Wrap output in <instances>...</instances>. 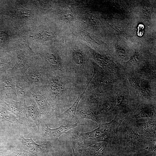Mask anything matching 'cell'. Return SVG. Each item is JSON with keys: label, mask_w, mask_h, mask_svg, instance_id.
Returning a JSON list of instances; mask_svg holds the SVG:
<instances>
[{"label": "cell", "mask_w": 156, "mask_h": 156, "mask_svg": "<svg viewBox=\"0 0 156 156\" xmlns=\"http://www.w3.org/2000/svg\"><path fill=\"white\" fill-rule=\"evenodd\" d=\"M128 80L131 86L138 90L142 94L145 96H148L150 95V91L148 88L140 83L136 79L133 77H130Z\"/></svg>", "instance_id": "19"}, {"label": "cell", "mask_w": 156, "mask_h": 156, "mask_svg": "<svg viewBox=\"0 0 156 156\" xmlns=\"http://www.w3.org/2000/svg\"><path fill=\"white\" fill-rule=\"evenodd\" d=\"M28 92L35 100L42 115V119L47 121L55 113L51 106L42 91L41 88L30 86Z\"/></svg>", "instance_id": "6"}, {"label": "cell", "mask_w": 156, "mask_h": 156, "mask_svg": "<svg viewBox=\"0 0 156 156\" xmlns=\"http://www.w3.org/2000/svg\"><path fill=\"white\" fill-rule=\"evenodd\" d=\"M85 88L83 92L79 95L77 99L71 106L66 111L60 116V118L66 122L76 121V113L77 110L79 103L83 95L86 90Z\"/></svg>", "instance_id": "15"}, {"label": "cell", "mask_w": 156, "mask_h": 156, "mask_svg": "<svg viewBox=\"0 0 156 156\" xmlns=\"http://www.w3.org/2000/svg\"><path fill=\"white\" fill-rule=\"evenodd\" d=\"M68 66L73 77L86 85L90 81L88 55L87 50L75 44L65 51Z\"/></svg>", "instance_id": "3"}, {"label": "cell", "mask_w": 156, "mask_h": 156, "mask_svg": "<svg viewBox=\"0 0 156 156\" xmlns=\"http://www.w3.org/2000/svg\"><path fill=\"white\" fill-rule=\"evenodd\" d=\"M48 74L39 57H35L31 66L23 76L31 86L42 88Z\"/></svg>", "instance_id": "5"}, {"label": "cell", "mask_w": 156, "mask_h": 156, "mask_svg": "<svg viewBox=\"0 0 156 156\" xmlns=\"http://www.w3.org/2000/svg\"><path fill=\"white\" fill-rule=\"evenodd\" d=\"M28 31L24 30L20 32L18 41L23 51L33 56L36 55L31 48L28 41L27 35Z\"/></svg>", "instance_id": "18"}, {"label": "cell", "mask_w": 156, "mask_h": 156, "mask_svg": "<svg viewBox=\"0 0 156 156\" xmlns=\"http://www.w3.org/2000/svg\"><path fill=\"white\" fill-rule=\"evenodd\" d=\"M128 137L131 141L133 143L139 142L141 140V136L136 132L131 131L128 134Z\"/></svg>", "instance_id": "29"}, {"label": "cell", "mask_w": 156, "mask_h": 156, "mask_svg": "<svg viewBox=\"0 0 156 156\" xmlns=\"http://www.w3.org/2000/svg\"><path fill=\"white\" fill-rule=\"evenodd\" d=\"M21 139L24 148L26 151L37 156L44 152L49 145L47 142L41 144H38L31 138L26 139L22 136Z\"/></svg>", "instance_id": "13"}, {"label": "cell", "mask_w": 156, "mask_h": 156, "mask_svg": "<svg viewBox=\"0 0 156 156\" xmlns=\"http://www.w3.org/2000/svg\"><path fill=\"white\" fill-rule=\"evenodd\" d=\"M113 156H116V155H113Z\"/></svg>", "instance_id": "35"}, {"label": "cell", "mask_w": 156, "mask_h": 156, "mask_svg": "<svg viewBox=\"0 0 156 156\" xmlns=\"http://www.w3.org/2000/svg\"><path fill=\"white\" fill-rule=\"evenodd\" d=\"M153 115V113L149 110L145 109L141 111L140 114L141 117H150Z\"/></svg>", "instance_id": "31"}, {"label": "cell", "mask_w": 156, "mask_h": 156, "mask_svg": "<svg viewBox=\"0 0 156 156\" xmlns=\"http://www.w3.org/2000/svg\"><path fill=\"white\" fill-rule=\"evenodd\" d=\"M87 50L90 57L93 59L102 67L116 72L117 71L118 68L116 65L105 55L99 53L89 47Z\"/></svg>", "instance_id": "10"}, {"label": "cell", "mask_w": 156, "mask_h": 156, "mask_svg": "<svg viewBox=\"0 0 156 156\" xmlns=\"http://www.w3.org/2000/svg\"><path fill=\"white\" fill-rule=\"evenodd\" d=\"M10 15L13 17L18 18H24L31 14V10L24 8H18L10 11Z\"/></svg>", "instance_id": "22"}, {"label": "cell", "mask_w": 156, "mask_h": 156, "mask_svg": "<svg viewBox=\"0 0 156 156\" xmlns=\"http://www.w3.org/2000/svg\"><path fill=\"white\" fill-rule=\"evenodd\" d=\"M15 83L16 94L19 102L23 103L28 94V90L31 86L23 76L13 77Z\"/></svg>", "instance_id": "11"}, {"label": "cell", "mask_w": 156, "mask_h": 156, "mask_svg": "<svg viewBox=\"0 0 156 156\" xmlns=\"http://www.w3.org/2000/svg\"><path fill=\"white\" fill-rule=\"evenodd\" d=\"M116 52L118 58L125 60L129 58L127 50L124 47L119 44H116L115 46Z\"/></svg>", "instance_id": "25"}, {"label": "cell", "mask_w": 156, "mask_h": 156, "mask_svg": "<svg viewBox=\"0 0 156 156\" xmlns=\"http://www.w3.org/2000/svg\"><path fill=\"white\" fill-rule=\"evenodd\" d=\"M81 31L79 32V35L81 36V37L84 38L88 42H89L90 43H92V44L96 45H99L100 44L101 42L99 40L92 35L83 30H81Z\"/></svg>", "instance_id": "27"}, {"label": "cell", "mask_w": 156, "mask_h": 156, "mask_svg": "<svg viewBox=\"0 0 156 156\" xmlns=\"http://www.w3.org/2000/svg\"><path fill=\"white\" fill-rule=\"evenodd\" d=\"M58 35L57 32L50 29L44 28L36 34L34 39L38 42H45L52 40Z\"/></svg>", "instance_id": "17"}, {"label": "cell", "mask_w": 156, "mask_h": 156, "mask_svg": "<svg viewBox=\"0 0 156 156\" xmlns=\"http://www.w3.org/2000/svg\"><path fill=\"white\" fill-rule=\"evenodd\" d=\"M0 89L5 101L19 102L16 94L14 77L8 73L3 74L0 78Z\"/></svg>", "instance_id": "8"}, {"label": "cell", "mask_w": 156, "mask_h": 156, "mask_svg": "<svg viewBox=\"0 0 156 156\" xmlns=\"http://www.w3.org/2000/svg\"><path fill=\"white\" fill-rule=\"evenodd\" d=\"M39 58L48 74L55 76H68L71 75L65 51L51 46L40 51Z\"/></svg>", "instance_id": "2"}, {"label": "cell", "mask_w": 156, "mask_h": 156, "mask_svg": "<svg viewBox=\"0 0 156 156\" xmlns=\"http://www.w3.org/2000/svg\"><path fill=\"white\" fill-rule=\"evenodd\" d=\"M8 36L4 32L0 30V42L3 43L7 39Z\"/></svg>", "instance_id": "32"}, {"label": "cell", "mask_w": 156, "mask_h": 156, "mask_svg": "<svg viewBox=\"0 0 156 156\" xmlns=\"http://www.w3.org/2000/svg\"><path fill=\"white\" fill-rule=\"evenodd\" d=\"M0 121H6L13 124L20 123L19 120L8 111L4 107L0 106Z\"/></svg>", "instance_id": "20"}, {"label": "cell", "mask_w": 156, "mask_h": 156, "mask_svg": "<svg viewBox=\"0 0 156 156\" xmlns=\"http://www.w3.org/2000/svg\"><path fill=\"white\" fill-rule=\"evenodd\" d=\"M28 95L31 104L27 106L25 101L23 103V106L28 116L33 120L38 129L42 119V114L32 96L29 93Z\"/></svg>", "instance_id": "12"}, {"label": "cell", "mask_w": 156, "mask_h": 156, "mask_svg": "<svg viewBox=\"0 0 156 156\" xmlns=\"http://www.w3.org/2000/svg\"><path fill=\"white\" fill-rule=\"evenodd\" d=\"M17 56L15 65L8 72L13 77L23 76L34 62L35 56H32L22 50L15 51Z\"/></svg>", "instance_id": "7"}, {"label": "cell", "mask_w": 156, "mask_h": 156, "mask_svg": "<svg viewBox=\"0 0 156 156\" xmlns=\"http://www.w3.org/2000/svg\"><path fill=\"white\" fill-rule=\"evenodd\" d=\"M4 103L7 105L8 109L19 119H26L28 117L23 103L14 101L5 102Z\"/></svg>", "instance_id": "14"}, {"label": "cell", "mask_w": 156, "mask_h": 156, "mask_svg": "<svg viewBox=\"0 0 156 156\" xmlns=\"http://www.w3.org/2000/svg\"><path fill=\"white\" fill-rule=\"evenodd\" d=\"M83 125L77 123L73 124H68L64 125H62L58 127L51 129L47 126L45 129L43 138L47 140H55L62 135L66 133L69 130L76 127Z\"/></svg>", "instance_id": "9"}, {"label": "cell", "mask_w": 156, "mask_h": 156, "mask_svg": "<svg viewBox=\"0 0 156 156\" xmlns=\"http://www.w3.org/2000/svg\"><path fill=\"white\" fill-rule=\"evenodd\" d=\"M112 131L109 123H105L99 125V127L90 132L75 133L73 138L81 146H89L101 142H109Z\"/></svg>", "instance_id": "4"}, {"label": "cell", "mask_w": 156, "mask_h": 156, "mask_svg": "<svg viewBox=\"0 0 156 156\" xmlns=\"http://www.w3.org/2000/svg\"><path fill=\"white\" fill-rule=\"evenodd\" d=\"M124 99V96L121 95H118L116 97L117 105L119 106L122 103Z\"/></svg>", "instance_id": "33"}, {"label": "cell", "mask_w": 156, "mask_h": 156, "mask_svg": "<svg viewBox=\"0 0 156 156\" xmlns=\"http://www.w3.org/2000/svg\"><path fill=\"white\" fill-rule=\"evenodd\" d=\"M56 15L59 21L65 24L72 23L75 18L73 11L68 8H62L58 10Z\"/></svg>", "instance_id": "16"}, {"label": "cell", "mask_w": 156, "mask_h": 156, "mask_svg": "<svg viewBox=\"0 0 156 156\" xmlns=\"http://www.w3.org/2000/svg\"><path fill=\"white\" fill-rule=\"evenodd\" d=\"M9 156H34V154L26 150H21L14 149L10 151Z\"/></svg>", "instance_id": "28"}, {"label": "cell", "mask_w": 156, "mask_h": 156, "mask_svg": "<svg viewBox=\"0 0 156 156\" xmlns=\"http://www.w3.org/2000/svg\"><path fill=\"white\" fill-rule=\"evenodd\" d=\"M87 86L74 77L48 74L42 89L48 102L57 113L76 100Z\"/></svg>", "instance_id": "1"}, {"label": "cell", "mask_w": 156, "mask_h": 156, "mask_svg": "<svg viewBox=\"0 0 156 156\" xmlns=\"http://www.w3.org/2000/svg\"><path fill=\"white\" fill-rule=\"evenodd\" d=\"M146 149L149 150L150 151L156 152V146L155 145L153 146H150L149 147H147L146 148Z\"/></svg>", "instance_id": "34"}, {"label": "cell", "mask_w": 156, "mask_h": 156, "mask_svg": "<svg viewBox=\"0 0 156 156\" xmlns=\"http://www.w3.org/2000/svg\"><path fill=\"white\" fill-rule=\"evenodd\" d=\"M137 125L138 126L141 127V129L144 131L152 135L155 136V122L149 121Z\"/></svg>", "instance_id": "23"}, {"label": "cell", "mask_w": 156, "mask_h": 156, "mask_svg": "<svg viewBox=\"0 0 156 156\" xmlns=\"http://www.w3.org/2000/svg\"><path fill=\"white\" fill-rule=\"evenodd\" d=\"M84 23L87 26L96 27L99 25V21L95 17L91 14H85L82 18Z\"/></svg>", "instance_id": "24"}, {"label": "cell", "mask_w": 156, "mask_h": 156, "mask_svg": "<svg viewBox=\"0 0 156 156\" xmlns=\"http://www.w3.org/2000/svg\"><path fill=\"white\" fill-rule=\"evenodd\" d=\"M79 118L91 120L101 125V120L99 117L95 115L92 111L87 109L82 108L78 111Z\"/></svg>", "instance_id": "21"}, {"label": "cell", "mask_w": 156, "mask_h": 156, "mask_svg": "<svg viewBox=\"0 0 156 156\" xmlns=\"http://www.w3.org/2000/svg\"><path fill=\"white\" fill-rule=\"evenodd\" d=\"M142 55L138 52L135 51L134 54L129 58L127 63L133 66H137L143 62Z\"/></svg>", "instance_id": "26"}, {"label": "cell", "mask_w": 156, "mask_h": 156, "mask_svg": "<svg viewBox=\"0 0 156 156\" xmlns=\"http://www.w3.org/2000/svg\"><path fill=\"white\" fill-rule=\"evenodd\" d=\"M143 70H144V74L148 76L155 78V67L146 66L143 68Z\"/></svg>", "instance_id": "30"}]
</instances>
